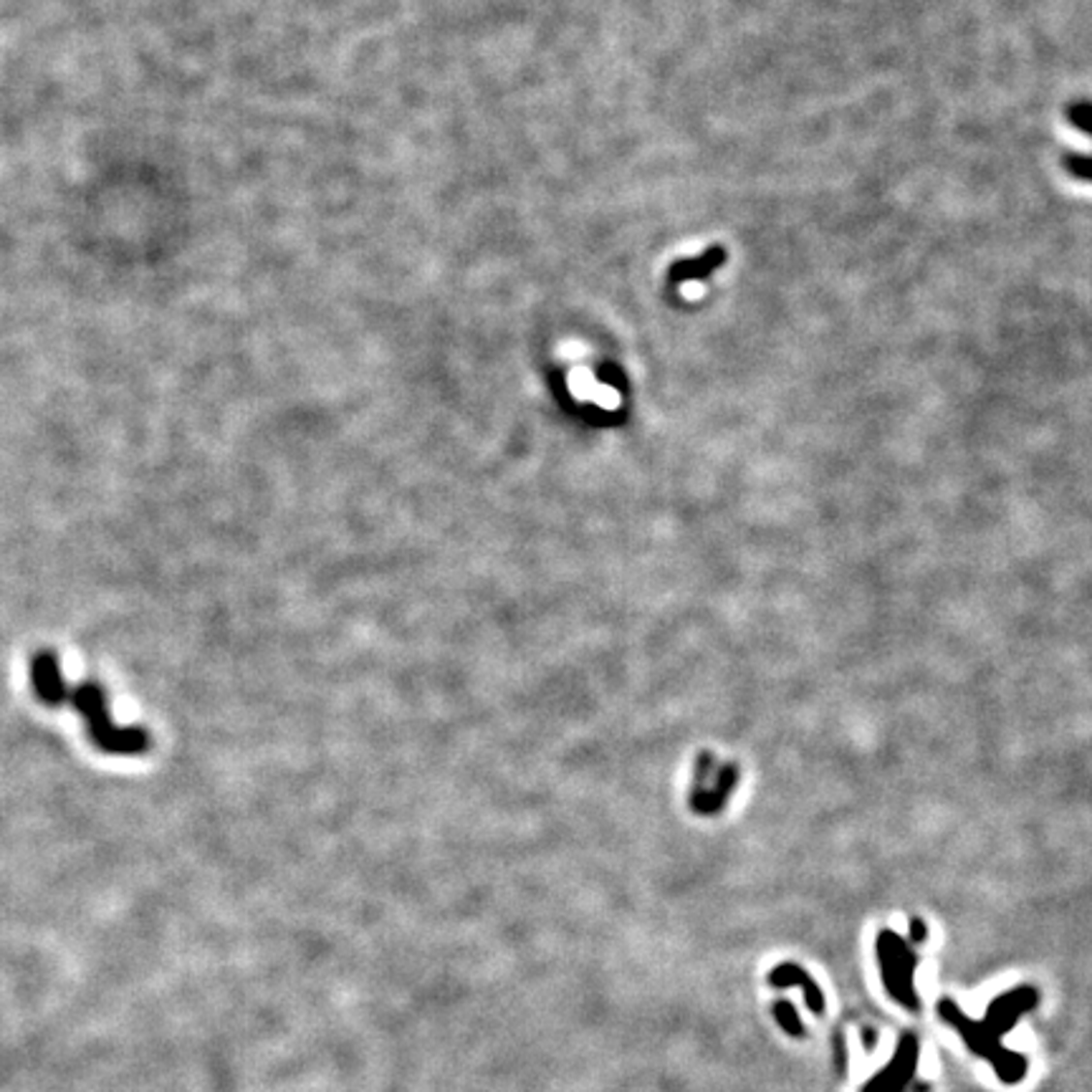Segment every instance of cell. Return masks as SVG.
Here are the masks:
<instances>
[{
	"instance_id": "6da1fadb",
	"label": "cell",
	"mask_w": 1092,
	"mask_h": 1092,
	"mask_svg": "<svg viewBox=\"0 0 1092 1092\" xmlns=\"http://www.w3.org/2000/svg\"><path fill=\"white\" fill-rule=\"evenodd\" d=\"M1070 119H1073L1075 127H1079V130H1085L1092 135V104H1075V107H1070ZM1067 168H1070V172H1075L1077 177H1085V180H1092V160H1087V157H1067Z\"/></svg>"
}]
</instances>
